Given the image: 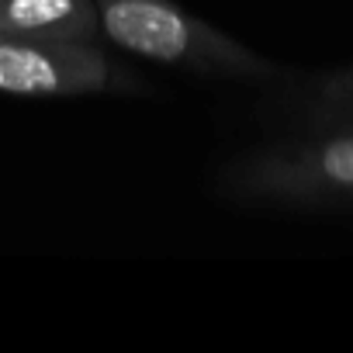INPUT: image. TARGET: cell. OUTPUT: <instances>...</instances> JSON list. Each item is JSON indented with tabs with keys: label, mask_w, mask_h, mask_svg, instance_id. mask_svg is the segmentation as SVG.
Here are the masks:
<instances>
[{
	"label": "cell",
	"mask_w": 353,
	"mask_h": 353,
	"mask_svg": "<svg viewBox=\"0 0 353 353\" xmlns=\"http://www.w3.org/2000/svg\"><path fill=\"white\" fill-rule=\"evenodd\" d=\"M101 39L145 63L215 80H274L277 66L173 0H97Z\"/></svg>",
	"instance_id": "cell-1"
},
{
	"label": "cell",
	"mask_w": 353,
	"mask_h": 353,
	"mask_svg": "<svg viewBox=\"0 0 353 353\" xmlns=\"http://www.w3.org/2000/svg\"><path fill=\"white\" fill-rule=\"evenodd\" d=\"M219 191L253 205L353 208V132H308L229 159Z\"/></svg>",
	"instance_id": "cell-2"
},
{
	"label": "cell",
	"mask_w": 353,
	"mask_h": 353,
	"mask_svg": "<svg viewBox=\"0 0 353 353\" xmlns=\"http://www.w3.org/2000/svg\"><path fill=\"white\" fill-rule=\"evenodd\" d=\"M139 83L97 42L8 39L0 35V94L70 97L135 90Z\"/></svg>",
	"instance_id": "cell-3"
},
{
	"label": "cell",
	"mask_w": 353,
	"mask_h": 353,
	"mask_svg": "<svg viewBox=\"0 0 353 353\" xmlns=\"http://www.w3.org/2000/svg\"><path fill=\"white\" fill-rule=\"evenodd\" d=\"M0 35L97 42V0H0Z\"/></svg>",
	"instance_id": "cell-4"
},
{
	"label": "cell",
	"mask_w": 353,
	"mask_h": 353,
	"mask_svg": "<svg viewBox=\"0 0 353 353\" xmlns=\"http://www.w3.org/2000/svg\"><path fill=\"white\" fill-rule=\"evenodd\" d=\"M308 132H353V83L319 87L308 108Z\"/></svg>",
	"instance_id": "cell-5"
},
{
	"label": "cell",
	"mask_w": 353,
	"mask_h": 353,
	"mask_svg": "<svg viewBox=\"0 0 353 353\" xmlns=\"http://www.w3.org/2000/svg\"><path fill=\"white\" fill-rule=\"evenodd\" d=\"M353 83V66L350 70H339V73H329L325 80H319V87H350Z\"/></svg>",
	"instance_id": "cell-6"
}]
</instances>
